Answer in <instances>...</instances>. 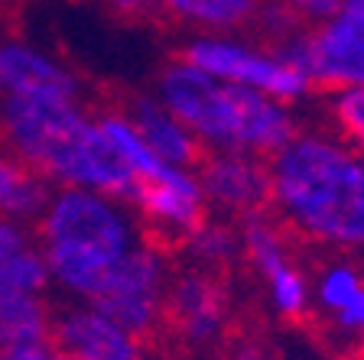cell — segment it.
I'll return each instance as SVG.
<instances>
[{"label":"cell","instance_id":"obj_9","mask_svg":"<svg viewBox=\"0 0 364 360\" xmlns=\"http://www.w3.org/2000/svg\"><path fill=\"white\" fill-rule=\"evenodd\" d=\"M105 114H117L140 133V140L169 165H192L205 159V143L182 127L166 107L153 104L150 98L127 88H105Z\"/></svg>","mask_w":364,"mask_h":360},{"label":"cell","instance_id":"obj_17","mask_svg":"<svg viewBox=\"0 0 364 360\" xmlns=\"http://www.w3.org/2000/svg\"><path fill=\"white\" fill-rule=\"evenodd\" d=\"M283 4L303 23H318V20H332L345 0H283Z\"/></svg>","mask_w":364,"mask_h":360},{"label":"cell","instance_id":"obj_8","mask_svg":"<svg viewBox=\"0 0 364 360\" xmlns=\"http://www.w3.org/2000/svg\"><path fill=\"white\" fill-rule=\"evenodd\" d=\"M196 182L202 195L221 211L254 214L270 208V165L264 156L235 150H208L196 165Z\"/></svg>","mask_w":364,"mask_h":360},{"label":"cell","instance_id":"obj_22","mask_svg":"<svg viewBox=\"0 0 364 360\" xmlns=\"http://www.w3.org/2000/svg\"><path fill=\"white\" fill-rule=\"evenodd\" d=\"M49 360H72V357H65V354H59V351H53V357Z\"/></svg>","mask_w":364,"mask_h":360},{"label":"cell","instance_id":"obj_12","mask_svg":"<svg viewBox=\"0 0 364 360\" xmlns=\"http://www.w3.org/2000/svg\"><path fill=\"white\" fill-rule=\"evenodd\" d=\"M46 179L26 159L0 143V214L33 218L46 204Z\"/></svg>","mask_w":364,"mask_h":360},{"label":"cell","instance_id":"obj_13","mask_svg":"<svg viewBox=\"0 0 364 360\" xmlns=\"http://www.w3.org/2000/svg\"><path fill=\"white\" fill-rule=\"evenodd\" d=\"M163 13L176 23H198V26H247L260 10V0H153Z\"/></svg>","mask_w":364,"mask_h":360},{"label":"cell","instance_id":"obj_20","mask_svg":"<svg viewBox=\"0 0 364 360\" xmlns=\"http://www.w3.org/2000/svg\"><path fill=\"white\" fill-rule=\"evenodd\" d=\"M49 357H53L49 344H26V347H14V351H7L0 360H49Z\"/></svg>","mask_w":364,"mask_h":360},{"label":"cell","instance_id":"obj_14","mask_svg":"<svg viewBox=\"0 0 364 360\" xmlns=\"http://www.w3.org/2000/svg\"><path fill=\"white\" fill-rule=\"evenodd\" d=\"M49 263L33 250H20L0 266V295H33L46 289Z\"/></svg>","mask_w":364,"mask_h":360},{"label":"cell","instance_id":"obj_6","mask_svg":"<svg viewBox=\"0 0 364 360\" xmlns=\"http://www.w3.org/2000/svg\"><path fill=\"white\" fill-rule=\"evenodd\" d=\"M309 88L345 91L364 84V0H345L316 33H306Z\"/></svg>","mask_w":364,"mask_h":360},{"label":"cell","instance_id":"obj_2","mask_svg":"<svg viewBox=\"0 0 364 360\" xmlns=\"http://www.w3.org/2000/svg\"><path fill=\"white\" fill-rule=\"evenodd\" d=\"M159 91L182 127L218 150L273 156L296 136L293 117L264 91L215 78L182 59L163 68Z\"/></svg>","mask_w":364,"mask_h":360},{"label":"cell","instance_id":"obj_16","mask_svg":"<svg viewBox=\"0 0 364 360\" xmlns=\"http://www.w3.org/2000/svg\"><path fill=\"white\" fill-rule=\"evenodd\" d=\"M361 285L364 283H361V276H358V270H351L345 263H335V266L326 270V276L318 279V302H322L328 312H341Z\"/></svg>","mask_w":364,"mask_h":360},{"label":"cell","instance_id":"obj_18","mask_svg":"<svg viewBox=\"0 0 364 360\" xmlns=\"http://www.w3.org/2000/svg\"><path fill=\"white\" fill-rule=\"evenodd\" d=\"M221 360H270V354H267V347L260 344V341L254 338H235L228 341V347L221 351Z\"/></svg>","mask_w":364,"mask_h":360},{"label":"cell","instance_id":"obj_11","mask_svg":"<svg viewBox=\"0 0 364 360\" xmlns=\"http://www.w3.org/2000/svg\"><path fill=\"white\" fill-rule=\"evenodd\" d=\"M0 88H7L14 98H53L72 104L78 98L75 78L20 43L0 45Z\"/></svg>","mask_w":364,"mask_h":360},{"label":"cell","instance_id":"obj_1","mask_svg":"<svg viewBox=\"0 0 364 360\" xmlns=\"http://www.w3.org/2000/svg\"><path fill=\"white\" fill-rule=\"evenodd\" d=\"M270 214L289 237L364 247V156L326 136H293L270 156Z\"/></svg>","mask_w":364,"mask_h":360},{"label":"cell","instance_id":"obj_4","mask_svg":"<svg viewBox=\"0 0 364 360\" xmlns=\"http://www.w3.org/2000/svg\"><path fill=\"white\" fill-rule=\"evenodd\" d=\"M225 273L196 270L179 273L173 283L163 289V305H159V324L150 341H163L176 354L192 357V354H218L235 338L237 322L231 315V289H228Z\"/></svg>","mask_w":364,"mask_h":360},{"label":"cell","instance_id":"obj_19","mask_svg":"<svg viewBox=\"0 0 364 360\" xmlns=\"http://www.w3.org/2000/svg\"><path fill=\"white\" fill-rule=\"evenodd\" d=\"M335 318H338V324H341L345 331L364 334V285L348 299V305L341 308V312H335Z\"/></svg>","mask_w":364,"mask_h":360},{"label":"cell","instance_id":"obj_21","mask_svg":"<svg viewBox=\"0 0 364 360\" xmlns=\"http://www.w3.org/2000/svg\"><path fill=\"white\" fill-rule=\"evenodd\" d=\"M348 360H364V344H358V347H355V351H351V354H348Z\"/></svg>","mask_w":364,"mask_h":360},{"label":"cell","instance_id":"obj_15","mask_svg":"<svg viewBox=\"0 0 364 360\" xmlns=\"http://www.w3.org/2000/svg\"><path fill=\"white\" fill-rule=\"evenodd\" d=\"M332 120L338 133L355 146L358 153H364V84L361 88H345V91H335L332 104Z\"/></svg>","mask_w":364,"mask_h":360},{"label":"cell","instance_id":"obj_10","mask_svg":"<svg viewBox=\"0 0 364 360\" xmlns=\"http://www.w3.org/2000/svg\"><path fill=\"white\" fill-rule=\"evenodd\" d=\"M49 351H59L72 360H136V341L101 312L72 308L53 315Z\"/></svg>","mask_w":364,"mask_h":360},{"label":"cell","instance_id":"obj_3","mask_svg":"<svg viewBox=\"0 0 364 360\" xmlns=\"http://www.w3.org/2000/svg\"><path fill=\"white\" fill-rule=\"evenodd\" d=\"M36 234L46 247V263L62 285L82 295H95L111 266L130 253V221L111 202L65 188L49 202Z\"/></svg>","mask_w":364,"mask_h":360},{"label":"cell","instance_id":"obj_7","mask_svg":"<svg viewBox=\"0 0 364 360\" xmlns=\"http://www.w3.org/2000/svg\"><path fill=\"white\" fill-rule=\"evenodd\" d=\"M182 62L202 68L215 78L244 84V88L264 91L270 98H299L303 91H309V78L303 72H296L293 65L273 59V55H257L247 45L237 43H221V39H198V43L186 45L179 53Z\"/></svg>","mask_w":364,"mask_h":360},{"label":"cell","instance_id":"obj_5","mask_svg":"<svg viewBox=\"0 0 364 360\" xmlns=\"http://www.w3.org/2000/svg\"><path fill=\"white\" fill-rule=\"evenodd\" d=\"M166 289L163 256L153 250H130L111 266L101 289L91 295L95 308L121 324L127 334L150 341L159 324V305Z\"/></svg>","mask_w":364,"mask_h":360}]
</instances>
